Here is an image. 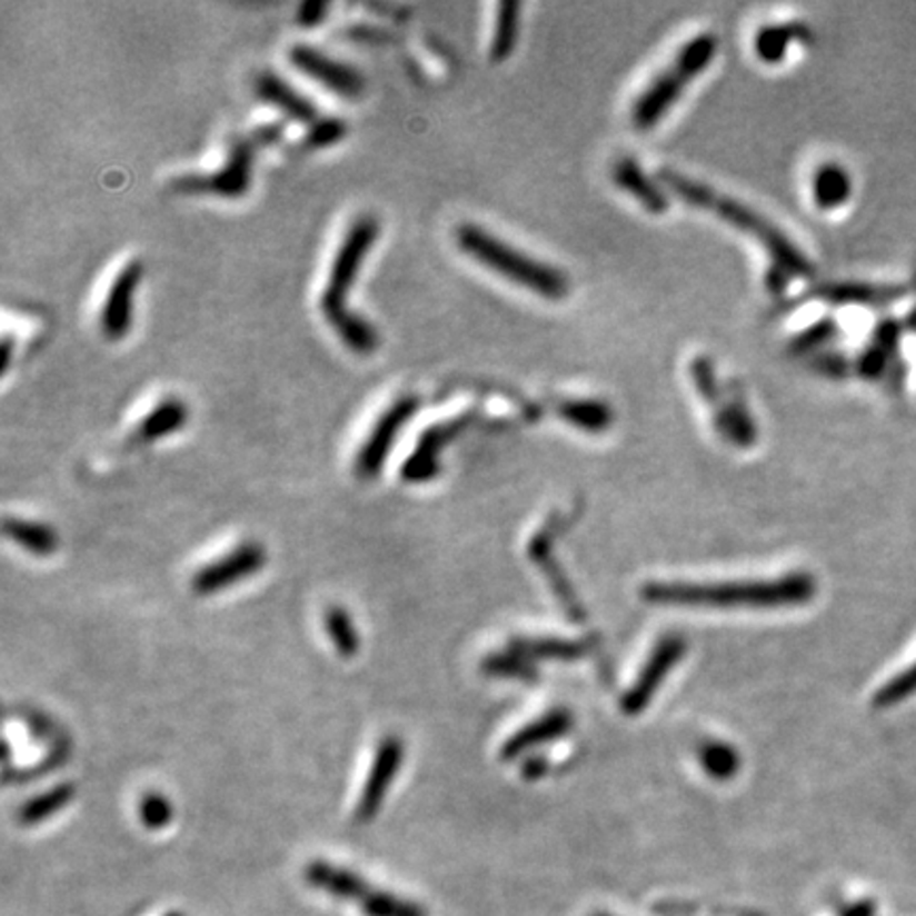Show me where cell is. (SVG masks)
<instances>
[{"label":"cell","instance_id":"ba28073f","mask_svg":"<svg viewBox=\"0 0 916 916\" xmlns=\"http://www.w3.org/2000/svg\"><path fill=\"white\" fill-rule=\"evenodd\" d=\"M420 410V399L416 395H406L397 399L389 406L380 418L374 422L369 436L366 437L364 446L359 448L355 457V474L361 480H374L382 471L390 450L397 444V437L401 436L404 427L412 420Z\"/></svg>","mask_w":916,"mask_h":916},{"label":"cell","instance_id":"44dd1931","mask_svg":"<svg viewBox=\"0 0 916 916\" xmlns=\"http://www.w3.org/2000/svg\"><path fill=\"white\" fill-rule=\"evenodd\" d=\"M322 621H325V633L333 645L336 654L346 660L355 658L361 649V635H359L355 619L346 611V607H340V605L327 607Z\"/></svg>","mask_w":916,"mask_h":916},{"label":"cell","instance_id":"1f68e13d","mask_svg":"<svg viewBox=\"0 0 916 916\" xmlns=\"http://www.w3.org/2000/svg\"><path fill=\"white\" fill-rule=\"evenodd\" d=\"M329 11V4L327 2H322V0H308V2H303V4H299L298 9V23L299 26H306V28H312V26H317V23H321L325 20V13Z\"/></svg>","mask_w":916,"mask_h":916},{"label":"cell","instance_id":"8992f818","mask_svg":"<svg viewBox=\"0 0 916 916\" xmlns=\"http://www.w3.org/2000/svg\"><path fill=\"white\" fill-rule=\"evenodd\" d=\"M310 887L322 894L357 904L367 916H425V910L399 895L369 887L366 878L329 862H310L303 870Z\"/></svg>","mask_w":916,"mask_h":916},{"label":"cell","instance_id":"d6986e66","mask_svg":"<svg viewBox=\"0 0 916 916\" xmlns=\"http://www.w3.org/2000/svg\"><path fill=\"white\" fill-rule=\"evenodd\" d=\"M810 191H813V200L817 207L832 210V208L843 207L850 198L853 181L840 163L827 161L815 170L813 181H810Z\"/></svg>","mask_w":916,"mask_h":916},{"label":"cell","instance_id":"83f0119b","mask_svg":"<svg viewBox=\"0 0 916 916\" xmlns=\"http://www.w3.org/2000/svg\"><path fill=\"white\" fill-rule=\"evenodd\" d=\"M172 813H175L172 802L168 800L160 791H147L140 804H138L140 822L147 829H153V832L163 829L166 825L170 824Z\"/></svg>","mask_w":916,"mask_h":916},{"label":"cell","instance_id":"52a82bcc","mask_svg":"<svg viewBox=\"0 0 916 916\" xmlns=\"http://www.w3.org/2000/svg\"><path fill=\"white\" fill-rule=\"evenodd\" d=\"M259 142L255 137L233 138L228 161L215 175H183L172 181L177 191L215 193L221 198H242L251 187L252 160Z\"/></svg>","mask_w":916,"mask_h":916},{"label":"cell","instance_id":"7a4b0ae2","mask_svg":"<svg viewBox=\"0 0 916 916\" xmlns=\"http://www.w3.org/2000/svg\"><path fill=\"white\" fill-rule=\"evenodd\" d=\"M815 593L808 575H787L775 581H730V584H649L643 598L658 605L681 607H783L800 605Z\"/></svg>","mask_w":916,"mask_h":916},{"label":"cell","instance_id":"4fadbf2b","mask_svg":"<svg viewBox=\"0 0 916 916\" xmlns=\"http://www.w3.org/2000/svg\"><path fill=\"white\" fill-rule=\"evenodd\" d=\"M471 416L465 414L460 418H452L446 422H437L434 427H429L414 448L410 458L401 465V478L404 481L410 484H422V481L434 480L439 471V455L441 450L455 439L460 436L467 425H469Z\"/></svg>","mask_w":916,"mask_h":916},{"label":"cell","instance_id":"ffe728a7","mask_svg":"<svg viewBox=\"0 0 916 916\" xmlns=\"http://www.w3.org/2000/svg\"><path fill=\"white\" fill-rule=\"evenodd\" d=\"M77 787L72 783H60L43 794L23 802L18 810V819L22 825H39L64 810L70 802L74 800Z\"/></svg>","mask_w":916,"mask_h":916},{"label":"cell","instance_id":"6da1fadb","mask_svg":"<svg viewBox=\"0 0 916 916\" xmlns=\"http://www.w3.org/2000/svg\"><path fill=\"white\" fill-rule=\"evenodd\" d=\"M380 223L364 215L350 223L331 261L329 278L321 296V315L344 346L357 355H371L378 348V331L361 315L348 308V293L366 263L367 252L376 245Z\"/></svg>","mask_w":916,"mask_h":916},{"label":"cell","instance_id":"277c9868","mask_svg":"<svg viewBox=\"0 0 916 916\" xmlns=\"http://www.w3.org/2000/svg\"><path fill=\"white\" fill-rule=\"evenodd\" d=\"M457 245L460 251L476 259L484 268L525 287L539 298L556 301L569 296V278L562 275V270L514 249L486 229L462 223L457 229Z\"/></svg>","mask_w":916,"mask_h":916},{"label":"cell","instance_id":"2e32d148","mask_svg":"<svg viewBox=\"0 0 916 916\" xmlns=\"http://www.w3.org/2000/svg\"><path fill=\"white\" fill-rule=\"evenodd\" d=\"M614 181L649 212H665L668 208L665 191L643 172L637 161L630 158H624L614 166Z\"/></svg>","mask_w":916,"mask_h":916},{"label":"cell","instance_id":"f546056e","mask_svg":"<svg viewBox=\"0 0 916 916\" xmlns=\"http://www.w3.org/2000/svg\"><path fill=\"white\" fill-rule=\"evenodd\" d=\"M344 135H346V126H344L342 119L321 117V119L310 128L306 142H308V147H312V149H322V147H329V145L342 140Z\"/></svg>","mask_w":916,"mask_h":916},{"label":"cell","instance_id":"d6a6232c","mask_svg":"<svg viewBox=\"0 0 916 916\" xmlns=\"http://www.w3.org/2000/svg\"><path fill=\"white\" fill-rule=\"evenodd\" d=\"M832 333H834V322H819V325L810 327V329L802 336L800 340H798V348H815V346L825 342Z\"/></svg>","mask_w":916,"mask_h":916},{"label":"cell","instance_id":"7402d4cb","mask_svg":"<svg viewBox=\"0 0 916 916\" xmlns=\"http://www.w3.org/2000/svg\"><path fill=\"white\" fill-rule=\"evenodd\" d=\"M567 728H569V715H567V713H560V710H554L548 717L535 721L532 726H528L522 733H518L514 738H509V740L505 743L504 757H516L518 754H522L530 745L556 738V736L565 733Z\"/></svg>","mask_w":916,"mask_h":916},{"label":"cell","instance_id":"8fae6325","mask_svg":"<svg viewBox=\"0 0 916 916\" xmlns=\"http://www.w3.org/2000/svg\"><path fill=\"white\" fill-rule=\"evenodd\" d=\"M289 60L301 74L321 83L329 92L338 93L342 98H357L364 92L366 81L359 70L338 62L336 58L322 53L317 47L293 46L289 49Z\"/></svg>","mask_w":916,"mask_h":916},{"label":"cell","instance_id":"f1b7e54d","mask_svg":"<svg viewBox=\"0 0 916 916\" xmlns=\"http://www.w3.org/2000/svg\"><path fill=\"white\" fill-rule=\"evenodd\" d=\"M736 756L733 749L726 745H707L703 749V766L713 777H728L736 770Z\"/></svg>","mask_w":916,"mask_h":916},{"label":"cell","instance_id":"4316f807","mask_svg":"<svg viewBox=\"0 0 916 916\" xmlns=\"http://www.w3.org/2000/svg\"><path fill=\"white\" fill-rule=\"evenodd\" d=\"M913 694H916V663L904 668L899 675H895L887 686L880 687L874 696V705L894 707V705L908 700Z\"/></svg>","mask_w":916,"mask_h":916},{"label":"cell","instance_id":"5b68a950","mask_svg":"<svg viewBox=\"0 0 916 916\" xmlns=\"http://www.w3.org/2000/svg\"><path fill=\"white\" fill-rule=\"evenodd\" d=\"M719 41L715 34L694 37L681 51L637 98L633 107V121L639 130H649L665 117L675 102L686 92L687 86L700 77L717 56Z\"/></svg>","mask_w":916,"mask_h":916},{"label":"cell","instance_id":"7c38bea8","mask_svg":"<svg viewBox=\"0 0 916 916\" xmlns=\"http://www.w3.org/2000/svg\"><path fill=\"white\" fill-rule=\"evenodd\" d=\"M142 280V263L128 261L111 282L100 310V331L107 340L119 342L132 327V301Z\"/></svg>","mask_w":916,"mask_h":916},{"label":"cell","instance_id":"cb8c5ba5","mask_svg":"<svg viewBox=\"0 0 916 916\" xmlns=\"http://www.w3.org/2000/svg\"><path fill=\"white\" fill-rule=\"evenodd\" d=\"M518 32H520V4L518 2H501L497 23H495V34L490 43V58L495 62H501L507 56H511L514 47L518 43Z\"/></svg>","mask_w":916,"mask_h":916},{"label":"cell","instance_id":"836d02e7","mask_svg":"<svg viewBox=\"0 0 916 916\" xmlns=\"http://www.w3.org/2000/svg\"><path fill=\"white\" fill-rule=\"evenodd\" d=\"M11 348H13L11 336H4V340H2V366H0V374H7V369H9V364H11Z\"/></svg>","mask_w":916,"mask_h":916},{"label":"cell","instance_id":"9c48e42d","mask_svg":"<svg viewBox=\"0 0 916 916\" xmlns=\"http://www.w3.org/2000/svg\"><path fill=\"white\" fill-rule=\"evenodd\" d=\"M268 562V551L259 541H245L233 550L200 567L191 577V590L198 596L223 593L261 571Z\"/></svg>","mask_w":916,"mask_h":916},{"label":"cell","instance_id":"d4e9b609","mask_svg":"<svg viewBox=\"0 0 916 916\" xmlns=\"http://www.w3.org/2000/svg\"><path fill=\"white\" fill-rule=\"evenodd\" d=\"M908 287H874V285H840L825 289L824 298L832 301H855V303H883L902 298Z\"/></svg>","mask_w":916,"mask_h":916},{"label":"cell","instance_id":"4dcf8cb0","mask_svg":"<svg viewBox=\"0 0 916 916\" xmlns=\"http://www.w3.org/2000/svg\"><path fill=\"white\" fill-rule=\"evenodd\" d=\"M889 355H892V350L885 348L883 344H872L870 348H868V350L862 355V359H859V374H862L864 378H876V376H880L883 369L887 366V361H889Z\"/></svg>","mask_w":916,"mask_h":916},{"label":"cell","instance_id":"30bf717a","mask_svg":"<svg viewBox=\"0 0 916 916\" xmlns=\"http://www.w3.org/2000/svg\"><path fill=\"white\" fill-rule=\"evenodd\" d=\"M404 757H406V745L399 736L389 734L378 743L376 756L371 759V766H369V773H367L366 783L359 796V804L355 808L357 824H369L378 817L382 804L389 796L390 787L401 770Z\"/></svg>","mask_w":916,"mask_h":916},{"label":"cell","instance_id":"ac0fdd59","mask_svg":"<svg viewBox=\"0 0 916 916\" xmlns=\"http://www.w3.org/2000/svg\"><path fill=\"white\" fill-rule=\"evenodd\" d=\"M187 408L183 401L170 397L160 401L151 412L147 414L138 425L135 439L140 444H153L163 437L175 436L181 431L187 422Z\"/></svg>","mask_w":916,"mask_h":916},{"label":"cell","instance_id":"603a6c76","mask_svg":"<svg viewBox=\"0 0 916 916\" xmlns=\"http://www.w3.org/2000/svg\"><path fill=\"white\" fill-rule=\"evenodd\" d=\"M804 28L796 26V23H775V26H766L757 32L756 37V53L761 62L768 64H777L785 53L787 47L791 41L800 39Z\"/></svg>","mask_w":916,"mask_h":916},{"label":"cell","instance_id":"3957f363","mask_svg":"<svg viewBox=\"0 0 916 916\" xmlns=\"http://www.w3.org/2000/svg\"><path fill=\"white\" fill-rule=\"evenodd\" d=\"M660 179L665 181L668 189H673L677 196H681L691 207L705 208L721 217L726 223H730L736 229L751 233L759 240L770 257L777 261L780 275L810 276L813 275V263L804 257V252L780 231L775 228L768 219L759 217L756 210L743 207L733 198L717 193L715 189H709L707 185L698 183L694 179H687L684 175L663 170Z\"/></svg>","mask_w":916,"mask_h":916},{"label":"cell","instance_id":"9a60e30c","mask_svg":"<svg viewBox=\"0 0 916 916\" xmlns=\"http://www.w3.org/2000/svg\"><path fill=\"white\" fill-rule=\"evenodd\" d=\"M681 654H684V641H679V639H666V641L656 649V654L651 656L649 665L645 666L639 684L633 687V691L626 696L624 709L630 710V713L641 710L643 707L647 705V700L651 698L654 689L665 679L666 673L670 670V666L675 665V660H677Z\"/></svg>","mask_w":916,"mask_h":916},{"label":"cell","instance_id":"e0dca14e","mask_svg":"<svg viewBox=\"0 0 916 916\" xmlns=\"http://www.w3.org/2000/svg\"><path fill=\"white\" fill-rule=\"evenodd\" d=\"M4 535L11 539L16 546H20L28 554H34L39 558L53 556L60 548V535L58 530L37 520H23V518H7L4 520Z\"/></svg>","mask_w":916,"mask_h":916},{"label":"cell","instance_id":"484cf974","mask_svg":"<svg viewBox=\"0 0 916 916\" xmlns=\"http://www.w3.org/2000/svg\"><path fill=\"white\" fill-rule=\"evenodd\" d=\"M560 414L575 427H581L588 431L607 429L614 418L611 410L598 401H569L560 408Z\"/></svg>","mask_w":916,"mask_h":916},{"label":"cell","instance_id":"5bb4252c","mask_svg":"<svg viewBox=\"0 0 916 916\" xmlns=\"http://www.w3.org/2000/svg\"><path fill=\"white\" fill-rule=\"evenodd\" d=\"M255 93L270 107H276L280 113L296 119L303 126H315L321 117L317 107L312 104V100H308L303 93H299L293 86H289L282 77H278L276 72L263 70L259 72L257 81H255Z\"/></svg>","mask_w":916,"mask_h":916}]
</instances>
